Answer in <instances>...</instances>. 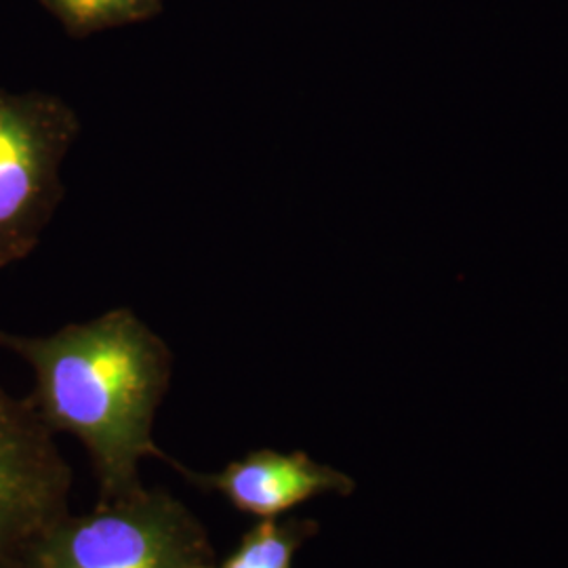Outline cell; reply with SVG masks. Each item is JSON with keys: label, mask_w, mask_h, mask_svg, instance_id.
<instances>
[{"label": "cell", "mask_w": 568, "mask_h": 568, "mask_svg": "<svg viewBox=\"0 0 568 568\" xmlns=\"http://www.w3.org/2000/svg\"><path fill=\"white\" fill-rule=\"evenodd\" d=\"M74 39L150 20L163 11V0H41Z\"/></svg>", "instance_id": "7"}, {"label": "cell", "mask_w": 568, "mask_h": 568, "mask_svg": "<svg viewBox=\"0 0 568 568\" xmlns=\"http://www.w3.org/2000/svg\"><path fill=\"white\" fill-rule=\"evenodd\" d=\"M194 487L215 490L243 514L257 520L281 518L321 495H349L356 483L335 467L316 464L302 450L257 448L215 474H199L169 462Z\"/></svg>", "instance_id": "5"}, {"label": "cell", "mask_w": 568, "mask_h": 568, "mask_svg": "<svg viewBox=\"0 0 568 568\" xmlns=\"http://www.w3.org/2000/svg\"><path fill=\"white\" fill-rule=\"evenodd\" d=\"M79 116L49 93L0 91V267L26 260L61 201Z\"/></svg>", "instance_id": "3"}, {"label": "cell", "mask_w": 568, "mask_h": 568, "mask_svg": "<svg viewBox=\"0 0 568 568\" xmlns=\"http://www.w3.org/2000/svg\"><path fill=\"white\" fill-rule=\"evenodd\" d=\"M318 532L314 520L265 518L241 537L239 546L215 568H293L295 554Z\"/></svg>", "instance_id": "6"}, {"label": "cell", "mask_w": 568, "mask_h": 568, "mask_svg": "<svg viewBox=\"0 0 568 568\" xmlns=\"http://www.w3.org/2000/svg\"><path fill=\"white\" fill-rule=\"evenodd\" d=\"M0 347L32 366L37 386L30 403L47 427L77 436L87 448L102 501L142 490L143 459L171 462L156 447L152 427L173 358L131 310H112L42 337L0 331Z\"/></svg>", "instance_id": "1"}, {"label": "cell", "mask_w": 568, "mask_h": 568, "mask_svg": "<svg viewBox=\"0 0 568 568\" xmlns=\"http://www.w3.org/2000/svg\"><path fill=\"white\" fill-rule=\"evenodd\" d=\"M215 549L199 518L166 490L142 488L63 516L13 568H215Z\"/></svg>", "instance_id": "2"}, {"label": "cell", "mask_w": 568, "mask_h": 568, "mask_svg": "<svg viewBox=\"0 0 568 568\" xmlns=\"http://www.w3.org/2000/svg\"><path fill=\"white\" fill-rule=\"evenodd\" d=\"M72 471L34 405L0 386V568L68 516Z\"/></svg>", "instance_id": "4"}]
</instances>
